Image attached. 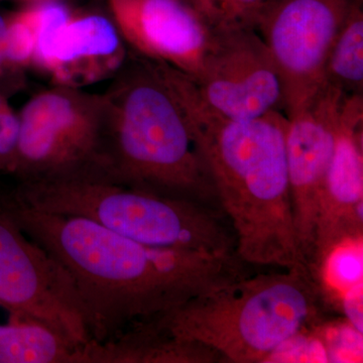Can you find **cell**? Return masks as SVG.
<instances>
[{"label":"cell","mask_w":363,"mask_h":363,"mask_svg":"<svg viewBox=\"0 0 363 363\" xmlns=\"http://www.w3.org/2000/svg\"><path fill=\"white\" fill-rule=\"evenodd\" d=\"M28 86V72L11 65L0 51V92L11 99Z\"/></svg>","instance_id":"20"},{"label":"cell","mask_w":363,"mask_h":363,"mask_svg":"<svg viewBox=\"0 0 363 363\" xmlns=\"http://www.w3.org/2000/svg\"><path fill=\"white\" fill-rule=\"evenodd\" d=\"M0 301L38 318L72 342H90L82 306L64 267L28 238L0 194Z\"/></svg>","instance_id":"8"},{"label":"cell","mask_w":363,"mask_h":363,"mask_svg":"<svg viewBox=\"0 0 363 363\" xmlns=\"http://www.w3.org/2000/svg\"><path fill=\"white\" fill-rule=\"evenodd\" d=\"M70 355L65 336L0 301V363H65Z\"/></svg>","instance_id":"14"},{"label":"cell","mask_w":363,"mask_h":363,"mask_svg":"<svg viewBox=\"0 0 363 363\" xmlns=\"http://www.w3.org/2000/svg\"><path fill=\"white\" fill-rule=\"evenodd\" d=\"M363 95L344 99L335 147L318 202L314 269L336 247L363 234Z\"/></svg>","instance_id":"12"},{"label":"cell","mask_w":363,"mask_h":363,"mask_svg":"<svg viewBox=\"0 0 363 363\" xmlns=\"http://www.w3.org/2000/svg\"><path fill=\"white\" fill-rule=\"evenodd\" d=\"M4 193L37 211L87 219L149 247L238 255L220 210L190 200L86 178L16 182Z\"/></svg>","instance_id":"5"},{"label":"cell","mask_w":363,"mask_h":363,"mask_svg":"<svg viewBox=\"0 0 363 363\" xmlns=\"http://www.w3.org/2000/svg\"><path fill=\"white\" fill-rule=\"evenodd\" d=\"M362 238L344 241L326 257L311 274L324 308L339 309V303L350 289L363 283Z\"/></svg>","instance_id":"16"},{"label":"cell","mask_w":363,"mask_h":363,"mask_svg":"<svg viewBox=\"0 0 363 363\" xmlns=\"http://www.w3.org/2000/svg\"><path fill=\"white\" fill-rule=\"evenodd\" d=\"M346 96L323 86L307 106L288 117L289 183L296 233L306 262L312 255L318 202L333 156L339 116Z\"/></svg>","instance_id":"10"},{"label":"cell","mask_w":363,"mask_h":363,"mask_svg":"<svg viewBox=\"0 0 363 363\" xmlns=\"http://www.w3.org/2000/svg\"><path fill=\"white\" fill-rule=\"evenodd\" d=\"M190 80L203 104L226 118L284 111L281 77L257 30L214 32L201 71Z\"/></svg>","instance_id":"9"},{"label":"cell","mask_w":363,"mask_h":363,"mask_svg":"<svg viewBox=\"0 0 363 363\" xmlns=\"http://www.w3.org/2000/svg\"><path fill=\"white\" fill-rule=\"evenodd\" d=\"M213 32L257 30L266 0H190Z\"/></svg>","instance_id":"17"},{"label":"cell","mask_w":363,"mask_h":363,"mask_svg":"<svg viewBox=\"0 0 363 363\" xmlns=\"http://www.w3.org/2000/svg\"><path fill=\"white\" fill-rule=\"evenodd\" d=\"M0 1H4V0H0ZM13 1L25 2V4H30V2L43 1V0H13Z\"/></svg>","instance_id":"22"},{"label":"cell","mask_w":363,"mask_h":363,"mask_svg":"<svg viewBox=\"0 0 363 363\" xmlns=\"http://www.w3.org/2000/svg\"><path fill=\"white\" fill-rule=\"evenodd\" d=\"M128 54L111 14L75 11L52 42L40 72L52 85L83 89L113 77Z\"/></svg>","instance_id":"13"},{"label":"cell","mask_w":363,"mask_h":363,"mask_svg":"<svg viewBox=\"0 0 363 363\" xmlns=\"http://www.w3.org/2000/svg\"><path fill=\"white\" fill-rule=\"evenodd\" d=\"M16 182L104 179L112 109L105 93L52 85L18 112Z\"/></svg>","instance_id":"6"},{"label":"cell","mask_w":363,"mask_h":363,"mask_svg":"<svg viewBox=\"0 0 363 363\" xmlns=\"http://www.w3.org/2000/svg\"><path fill=\"white\" fill-rule=\"evenodd\" d=\"M109 14L128 48L194 79L214 32L186 0H107Z\"/></svg>","instance_id":"11"},{"label":"cell","mask_w":363,"mask_h":363,"mask_svg":"<svg viewBox=\"0 0 363 363\" xmlns=\"http://www.w3.org/2000/svg\"><path fill=\"white\" fill-rule=\"evenodd\" d=\"M186 1H188L189 4H190V0H186Z\"/></svg>","instance_id":"23"},{"label":"cell","mask_w":363,"mask_h":363,"mask_svg":"<svg viewBox=\"0 0 363 363\" xmlns=\"http://www.w3.org/2000/svg\"><path fill=\"white\" fill-rule=\"evenodd\" d=\"M343 94L363 95V0H354L332 44L324 85Z\"/></svg>","instance_id":"15"},{"label":"cell","mask_w":363,"mask_h":363,"mask_svg":"<svg viewBox=\"0 0 363 363\" xmlns=\"http://www.w3.org/2000/svg\"><path fill=\"white\" fill-rule=\"evenodd\" d=\"M173 90L209 168L238 257L245 264L283 269L307 264L294 222L286 113L236 121L208 108L187 78L176 80Z\"/></svg>","instance_id":"2"},{"label":"cell","mask_w":363,"mask_h":363,"mask_svg":"<svg viewBox=\"0 0 363 363\" xmlns=\"http://www.w3.org/2000/svg\"><path fill=\"white\" fill-rule=\"evenodd\" d=\"M354 0H266L257 32L281 77L284 111L297 113L324 85L332 44Z\"/></svg>","instance_id":"7"},{"label":"cell","mask_w":363,"mask_h":363,"mask_svg":"<svg viewBox=\"0 0 363 363\" xmlns=\"http://www.w3.org/2000/svg\"><path fill=\"white\" fill-rule=\"evenodd\" d=\"M111 80L104 180L220 210L192 126L154 62L130 49Z\"/></svg>","instance_id":"3"},{"label":"cell","mask_w":363,"mask_h":363,"mask_svg":"<svg viewBox=\"0 0 363 363\" xmlns=\"http://www.w3.org/2000/svg\"><path fill=\"white\" fill-rule=\"evenodd\" d=\"M0 194L26 235L68 272L90 342H108L136 322L248 274L238 255L149 247L87 219L37 211Z\"/></svg>","instance_id":"1"},{"label":"cell","mask_w":363,"mask_h":363,"mask_svg":"<svg viewBox=\"0 0 363 363\" xmlns=\"http://www.w3.org/2000/svg\"><path fill=\"white\" fill-rule=\"evenodd\" d=\"M0 50L11 65L26 72L33 69L35 28L32 4L11 11L9 28Z\"/></svg>","instance_id":"18"},{"label":"cell","mask_w":363,"mask_h":363,"mask_svg":"<svg viewBox=\"0 0 363 363\" xmlns=\"http://www.w3.org/2000/svg\"><path fill=\"white\" fill-rule=\"evenodd\" d=\"M308 264L242 277L147 321L172 337L201 344L225 362L257 363L323 315Z\"/></svg>","instance_id":"4"},{"label":"cell","mask_w":363,"mask_h":363,"mask_svg":"<svg viewBox=\"0 0 363 363\" xmlns=\"http://www.w3.org/2000/svg\"><path fill=\"white\" fill-rule=\"evenodd\" d=\"M20 116L0 92V174L11 175L16 162L20 138Z\"/></svg>","instance_id":"19"},{"label":"cell","mask_w":363,"mask_h":363,"mask_svg":"<svg viewBox=\"0 0 363 363\" xmlns=\"http://www.w3.org/2000/svg\"><path fill=\"white\" fill-rule=\"evenodd\" d=\"M363 283L350 289L341 298L339 310L343 316L355 329L363 333L362 320Z\"/></svg>","instance_id":"21"}]
</instances>
